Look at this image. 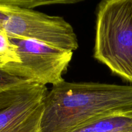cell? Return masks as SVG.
Returning <instances> with one entry per match:
<instances>
[{"mask_svg": "<svg viewBox=\"0 0 132 132\" xmlns=\"http://www.w3.org/2000/svg\"><path fill=\"white\" fill-rule=\"evenodd\" d=\"M132 113V86L63 81L45 100L41 132H72L100 118Z\"/></svg>", "mask_w": 132, "mask_h": 132, "instance_id": "obj_1", "label": "cell"}, {"mask_svg": "<svg viewBox=\"0 0 132 132\" xmlns=\"http://www.w3.org/2000/svg\"><path fill=\"white\" fill-rule=\"evenodd\" d=\"M94 57L132 82V0H104L97 6Z\"/></svg>", "mask_w": 132, "mask_h": 132, "instance_id": "obj_2", "label": "cell"}, {"mask_svg": "<svg viewBox=\"0 0 132 132\" xmlns=\"http://www.w3.org/2000/svg\"><path fill=\"white\" fill-rule=\"evenodd\" d=\"M46 86L23 79L0 83V132H41Z\"/></svg>", "mask_w": 132, "mask_h": 132, "instance_id": "obj_3", "label": "cell"}, {"mask_svg": "<svg viewBox=\"0 0 132 132\" xmlns=\"http://www.w3.org/2000/svg\"><path fill=\"white\" fill-rule=\"evenodd\" d=\"M10 39L18 46L20 61L7 67L5 72L45 86H53L64 81L63 76L72 60L73 51L32 39Z\"/></svg>", "mask_w": 132, "mask_h": 132, "instance_id": "obj_4", "label": "cell"}, {"mask_svg": "<svg viewBox=\"0 0 132 132\" xmlns=\"http://www.w3.org/2000/svg\"><path fill=\"white\" fill-rule=\"evenodd\" d=\"M18 46L13 43L10 37L4 31L0 32V70L5 68L12 64L19 63Z\"/></svg>", "mask_w": 132, "mask_h": 132, "instance_id": "obj_5", "label": "cell"}, {"mask_svg": "<svg viewBox=\"0 0 132 132\" xmlns=\"http://www.w3.org/2000/svg\"><path fill=\"white\" fill-rule=\"evenodd\" d=\"M15 2L18 6L28 9H32L36 6H43V5H50L52 4H71L76 3L78 1H68V0H56V1H43V0H36V1H28V0H15Z\"/></svg>", "mask_w": 132, "mask_h": 132, "instance_id": "obj_6", "label": "cell"}, {"mask_svg": "<svg viewBox=\"0 0 132 132\" xmlns=\"http://www.w3.org/2000/svg\"><path fill=\"white\" fill-rule=\"evenodd\" d=\"M23 79L12 76L5 71L0 70V83H13V82L20 81Z\"/></svg>", "mask_w": 132, "mask_h": 132, "instance_id": "obj_7", "label": "cell"}]
</instances>
